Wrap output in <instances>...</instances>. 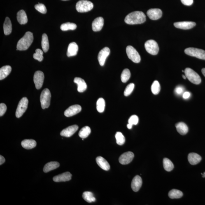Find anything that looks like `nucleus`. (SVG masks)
Returning <instances> with one entry per match:
<instances>
[{
  "mask_svg": "<svg viewBox=\"0 0 205 205\" xmlns=\"http://www.w3.org/2000/svg\"><path fill=\"white\" fill-rule=\"evenodd\" d=\"M134 157V154L132 152H126L121 155L119 159V162L121 164L125 165L131 162Z\"/></svg>",
  "mask_w": 205,
  "mask_h": 205,
  "instance_id": "f8f14e48",
  "label": "nucleus"
},
{
  "mask_svg": "<svg viewBox=\"0 0 205 205\" xmlns=\"http://www.w3.org/2000/svg\"><path fill=\"white\" fill-rule=\"evenodd\" d=\"M71 173L67 172L54 177L53 180L54 181L57 182L68 181L71 179Z\"/></svg>",
  "mask_w": 205,
  "mask_h": 205,
  "instance_id": "6ab92c4d",
  "label": "nucleus"
},
{
  "mask_svg": "<svg viewBox=\"0 0 205 205\" xmlns=\"http://www.w3.org/2000/svg\"><path fill=\"white\" fill-rule=\"evenodd\" d=\"M7 107L6 104L1 103L0 104V116H2L6 113Z\"/></svg>",
  "mask_w": 205,
  "mask_h": 205,
  "instance_id": "c03bdc74",
  "label": "nucleus"
},
{
  "mask_svg": "<svg viewBox=\"0 0 205 205\" xmlns=\"http://www.w3.org/2000/svg\"><path fill=\"white\" fill-rule=\"evenodd\" d=\"M188 159L189 162L192 165H196L201 162L202 158L197 154L191 153L189 154Z\"/></svg>",
  "mask_w": 205,
  "mask_h": 205,
  "instance_id": "4be33fe9",
  "label": "nucleus"
},
{
  "mask_svg": "<svg viewBox=\"0 0 205 205\" xmlns=\"http://www.w3.org/2000/svg\"><path fill=\"white\" fill-rule=\"evenodd\" d=\"M183 88L180 87H177L175 89V92L178 95L181 94L183 93Z\"/></svg>",
  "mask_w": 205,
  "mask_h": 205,
  "instance_id": "49530a36",
  "label": "nucleus"
},
{
  "mask_svg": "<svg viewBox=\"0 0 205 205\" xmlns=\"http://www.w3.org/2000/svg\"><path fill=\"white\" fill-rule=\"evenodd\" d=\"M184 52L187 55L205 60V51L201 49L189 48L185 49Z\"/></svg>",
  "mask_w": 205,
  "mask_h": 205,
  "instance_id": "423d86ee",
  "label": "nucleus"
},
{
  "mask_svg": "<svg viewBox=\"0 0 205 205\" xmlns=\"http://www.w3.org/2000/svg\"><path fill=\"white\" fill-rule=\"evenodd\" d=\"M147 14L151 20H159L162 17V12L160 9L152 8L148 10Z\"/></svg>",
  "mask_w": 205,
  "mask_h": 205,
  "instance_id": "ddd939ff",
  "label": "nucleus"
},
{
  "mask_svg": "<svg viewBox=\"0 0 205 205\" xmlns=\"http://www.w3.org/2000/svg\"><path fill=\"white\" fill-rule=\"evenodd\" d=\"M96 162L101 169L104 170L108 171L110 169L109 164L105 159L101 157H98L96 159Z\"/></svg>",
  "mask_w": 205,
  "mask_h": 205,
  "instance_id": "5701e85b",
  "label": "nucleus"
},
{
  "mask_svg": "<svg viewBox=\"0 0 205 205\" xmlns=\"http://www.w3.org/2000/svg\"><path fill=\"white\" fill-rule=\"evenodd\" d=\"M142 183V179L141 177L137 175L134 177L131 182V188L134 192H137L141 188Z\"/></svg>",
  "mask_w": 205,
  "mask_h": 205,
  "instance_id": "f3484780",
  "label": "nucleus"
},
{
  "mask_svg": "<svg viewBox=\"0 0 205 205\" xmlns=\"http://www.w3.org/2000/svg\"><path fill=\"white\" fill-rule=\"evenodd\" d=\"M201 71H202L203 75L205 77V68H203L202 70H201Z\"/></svg>",
  "mask_w": 205,
  "mask_h": 205,
  "instance_id": "3c124183",
  "label": "nucleus"
},
{
  "mask_svg": "<svg viewBox=\"0 0 205 205\" xmlns=\"http://www.w3.org/2000/svg\"><path fill=\"white\" fill-rule=\"evenodd\" d=\"M51 94L48 89H44L40 95V100L42 108L45 109L50 105Z\"/></svg>",
  "mask_w": 205,
  "mask_h": 205,
  "instance_id": "39448f33",
  "label": "nucleus"
},
{
  "mask_svg": "<svg viewBox=\"0 0 205 205\" xmlns=\"http://www.w3.org/2000/svg\"><path fill=\"white\" fill-rule=\"evenodd\" d=\"M104 25V19L101 17H99L95 19L92 23V30L94 32L101 31Z\"/></svg>",
  "mask_w": 205,
  "mask_h": 205,
  "instance_id": "a211bd4d",
  "label": "nucleus"
},
{
  "mask_svg": "<svg viewBox=\"0 0 205 205\" xmlns=\"http://www.w3.org/2000/svg\"><path fill=\"white\" fill-rule=\"evenodd\" d=\"M163 165L166 171L169 172L174 169V166L171 161L168 158H164L163 160Z\"/></svg>",
  "mask_w": 205,
  "mask_h": 205,
  "instance_id": "473e14b6",
  "label": "nucleus"
},
{
  "mask_svg": "<svg viewBox=\"0 0 205 205\" xmlns=\"http://www.w3.org/2000/svg\"><path fill=\"white\" fill-rule=\"evenodd\" d=\"M62 1H68V0H62Z\"/></svg>",
  "mask_w": 205,
  "mask_h": 205,
  "instance_id": "864d4df0",
  "label": "nucleus"
},
{
  "mask_svg": "<svg viewBox=\"0 0 205 205\" xmlns=\"http://www.w3.org/2000/svg\"><path fill=\"white\" fill-rule=\"evenodd\" d=\"M146 16L143 12L135 11L129 14L126 17L125 22L130 25L143 23L146 21Z\"/></svg>",
  "mask_w": 205,
  "mask_h": 205,
  "instance_id": "f257e3e1",
  "label": "nucleus"
},
{
  "mask_svg": "<svg viewBox=\"0 0 205 205\" xmlns=\"http://www.w3.org/2000/svg\"><path fill=\"white\" fill-rule=\"evenodd\" d=\"M145 48L146 51L152 55L158 53L159 47L157 42L153 40H149L145 43Z\"/></svg>",
  "mask_w": 205,
  "mask_h": 205,
  "instance_id": "0eeeda50",
  "label": "nucleus"
},
{
  "mask_svg": "<svg viewBox=\"0 0 205 205\" xmlns=\"http://www.w3.org/2000/svg\"><path fill=\"white\" fill-rule=\"evenodd\" d=\"M126 52L129 58L135 63L140 62L141 57L135 49L131 46H128L126 48Z\"/></svg>",
  "mask_w": 205,
  "mask_h": 205,
  "instance_id": "6e6552de",
  "label": "nucleus"
},
{
  "mask_svg": "<svg viewBox=\"0 0 205 205\" xmlns=\"http://www.w3.org/2000/svg\"><path fill=\"white\" fill-rule=\"evenodd\" d=\"M184 73L186 78L192 83L199 85L201 83L200 76L197 72L190 68H187L185 70Z\"/></svg>",
  "mask_w": 205,
  "mask_h": 205,
  "instance_id": "20e7f679",
  "label": "nucleus"
},
{
  "mask_svg": "<svg viewBox=\"0 0 205 205\" xmlns=\"http://www.w3.org/2000/svg\"><path fill=\"white\" fill-rule=\"evenodd\" d=\"M139 122V118L136 115H133L129 118L128 120L129 124L133 125H136Z\"/></svg>",
  "mask_w": 205,
  "mask_h": 205,
  "instance_id": "37998d69",
  "label": "nucleus"
},
{
  "mask_svg": "<svg viewBox=\"0 0 205 205\" xmlns=\"http://www.w3.org/2000/svg\"><path fill=\"white\" fill-rule=\"evenodd\" d=\"M5 159L2 156H0V165H1L5 162Z\"/></svg>",
  "mask_w": 205,
  "mask_h": 205,
  "instance_id": "09e8293b",
  "label": "nucleus"
},
{
  "mask_svg": "<svg viewBox=\"0 0 205 205\" xmlns=\"http://www.w3.org/2000/svg\"><path fill=\"white\" fill-rule=\"evenodd\" d=\"M44 78V75L42 71H37L35 72L34 81L37 89H40L41 88L43 85Z\"/></svg>",
  "mask_w": 205,
  "mask_h": 205,
  "instance_id": "9d476101",
  "label": "nucleus"
},
{
  "mask_svg": "<svg viewBox=\"0 0 205 205\" xmlns=\"http://www.w3.org/2000/svg\"><path fill=\"white\" fill-rule=\"evenodd\" d=\"M91 129L88 126H85L80 131L79 133V136L82 139H85L90 134Z\"/></svg>",
  "mask_w": 205,
  "mask_h": 205,
  "instance_id": "72a5a7b5",
  "label": "nucleus"
},
{
  "mask_svg": "<svg viewBox=\"0 0 205 205\" xmlns=\"http://www.w3.org/2000/svg\"><path fill=\"white\" fill-rule=\"evenodd\" d=\"M182 77H183V78L185 80L186 79V76H185V75H182Z\"/></svg>",
  "mask_w": 205,
  "mask_h": 205,
  "instance_id": "603ef678",
  "label": "nucleus"
},
{
  "mask_svg": "<svg viewBox=\"0 0 205 205\" xmlns=\"http://www.w3.org/2000/svg\"><path fill=\"white\" fill-rule=\"evenodd\" d=\"M81 110V107L80 105H74L70 106L66 110L64 115L67 117L72 116L79 113Z\"/></svg>",
  "mask_w": 205,
  "mask_h": 205,
  "instance_id": "4468645a",
  "label": "nucleus"
},
{
  "mask_svg": "<svg viewBox=\"0 0 205 205\" xmlns=\"http://www.w3.org/2000/svg\"><path fill=\"white\" fill-rule=\"evenodd\" d=\"M110 50L107 47H105L99 52L98 56V61L100 65L103 66L104 65L107 58L110 55Z\"/></svg>",
  "mask_w": 205,
  "mask_h": 205,
  "instance_id": "9b49d317",
  "label": "nucleus"
},
{
  "mask_svg": "<svg viewBox=\"0 0 205 205\" xmlns=\"http://www.w3.org/2000/svg\"><path fill=\"white\" fill-rule=\"evenodd\" d=\"M151 89L152 92L154 95H157L160 92L161 87L159 82L157 81H155L152 83Z\"/></svg>",
  "mask_w": 205,
  "mask_h": 205,
  "instance_id": "4c0bfd02",
  "label": "nucleus"
},
{
  "mask_svg": "<svg viewBox=\"0 0 205 205\" xmlns=\"http://www.w3.org/2000/svg\"><path fill=\"white\" fill-rule=\"evenodd\" d=\"M183 194L181 191L176 189H173L171 190L168 193L169 197L171 199H178L183 196Z\"/></svg>",
  "mask_w": 205,
  "mask_h": 205,
  "instance_id": "7c9ffc66",
  "label": "nucleus"
},
{
  "mask_svg": "<svg viewBox=\"0 0 205 205\" xmlns=\"http://www.w3.org/2000/svg\"><path fill=\"white\" fill-rule=\"evenodd\" d=\"M132 126H133L132 125H131V124L129 123L128 124H127V127L128 128V129H132Z\"/></svg>",
  "mask_w": 205,
  "mask_h": 205,
  "instance_id": "8fccbe9b",
  "label": "nucleus"
},
{
  "mask_svg": "<svg viewBox=\"0 0 205 205\" xmlns=\"http://www.w3.org/2000/svg\"><path fill=\"white\" fill-rule=\"evenodd\" d=\"M181 2L183 4L187 6H190L193 2V0H181Z\"/></svg>",
  "mask_w": 205,
  "mask_h": 205,
  "instance_id": "a18cd8bd",
  "label": "nucleus"
},
{
  "mask_svg": "<svg viewBox=\"0 0 205 205\" xmlns=\"http://www.w3.org/2000/svg\"><path fill=\"white\" fill-rule=\"evenodd\" d=\"M35 8L36 10L41 13L45 14L46 13L47 9L44 5L42 3H38V4L35 5Z\"/></svg>",
  "mask_w": 205,
  "mask_h": 205,
  "instance_id": "79ce46f5",
  "label": "nucleus"
},
{
  "mask_svg": "<svg viewBox=\"0 0 205 205\" xmlns=\"http://www.w3.org/2000/svg\"><path fill=\"white\" fill-rule=\"evenodd\" d=\"M74 82L78 85L77 90H78V92L82 93L85 92L87 88V84L85 80H83V79L76 77L74 79Z\"/></svg>",
  "mask_w": 205,
  "mask_h": 205,
  "instance_id": "412c9836",
  "label": "nucleus"
},
{
  "mask_svg": "<svg viewBox=\"0 0 205 205\" xmlns=\"http://www.w3.org/2000/svg\"><path fill=\"white\" fill-rule=\"evenodd\" d=\"M22 146L26 149H31L36 147L37 145L36 141L33 139H25L21 143Z\"/></svg>",
  "mask_w": 205,
  "mask_h": 205,
  "instance_id": "a878e982",
  "label": "nucleus"
},
{
  "mask_svg": "<svg viewBox=\"0 0 205 205\" xmlns=\"http://www.w3.org/2000/svg\"><path fill=\"white\" fill-rule=\"evenodd\" d=\"M115 139L117 144L120 145H123L125 142V137L120 132H117L115 135Z\"/></svg>",
  "mask_w": 205,
  "mask_h": 205,
  "instance_id": "58836bf2",
  "label": "nucleus"
},
{
  "mask_svg": "<svg viewBox=\"0 0 205 205\" xmlns=\"http://www.w3.org/2000/svg\"><path fill=\"white\" fill-rule=\"evenodd\" d=\"M17 22L20 24H25L27 22L28 19L25 11L22 10L19 11L17 14Z\"/></svg>",
  "mask_w": 205,
  "mask_h": 205,
  "instance_id": "393cba45",
  "label": "nucleus"
},
{
  "mask_svg": "<svg viewBox=\"0 0 205 205\" xmlns=\"http://www.w3.org/2000/svg\"><path fill=\"white\" fill-rule=\"evenodd\" d=\"M131 76V73L129 70L126 68L123 71L121 75V80L122 82L125 83L129 80Z\"/></svg>",
  "mask_w": 205,
  "mask_h": 205,
  "instance_id": "e433bc0d",
  "label": "nucleus"
},
{
  "mask_svg": "<svg viewBox=\"0 0 205 205\" xmlns=\"http://www.w3.org/2000/svg\"><path fill=\"white\" fill-rule=\"evenodd\" d=\"M77 26L73 23L69 22L63 24L61 26V29L62 31H67L68 30H74L76 28Z\"/></svg>",
  "mask_w": 205,
  "mask_h": 205,
  "instance_id": "2f4dec72",
  "label": "nucleus"
},
{
  "mask_svg": "<svg viewBox=\"0 0 205 205\" xmlns=\"http://www.w3.org/2000/svg\"><path fill=\"white\" fill-rule=\"evenodd\" d=\"M196 25V23L192 22H175L174 25L177 28L187 30L192 28Z\"/></svg>",
  "mask_w": 205,
  "mask_h": 205,
  "instance_id": "dca6fc26",
  "label": "nucleus"
},
{
  "mask_svg": "<svg viewBox=\"0 0 205 205\" xmlns=\"http://www.w3.org/2000/svg\"><path fill=\"white\" fill-rule=\"evenodd\" d=\"M41 46L44 52H48L50 46L48 36L46 34H43L42 36Z\"/></svg>",
  "mask_w": 205,
  "mask_h": 205,
  "instance_id": "c756f323",
  "label": "nucleus"
},
{
  "mask_svg": "<svg viewBox=\"0 0 205 205\" xmlns=\"http://www.w3.org/2000/svg\"><path fill=\"white\" fill-rule=\"evenodd\" d=\"M43 52L40 49H37L36 51V53L33 55V57L35 59L41 62L43 59Z\"/></svg>",
  "mask_w": 205,
  "mask_h": 205,
  "instance_id": "ea45409f",
  "label": "nucleus"
},
{
  "mask_svg": "<svg viewBox=\"0 0 205 205\" xmlns=\"http://www.w3.org/2000/svg\"><path fill=\"white\" fill-rule=\"evenodd\" d=\"M83 198L86 202L89 203L95 202L96 199L94 197V194L90 192H85L83 194Z\"/></svg>",
  "mask_w": 205,
  "mask_h": 205,
  "instance_id": "f704fd0d",
  "label": "nucleus"
},
{
  "mask_svg": "<svg viewBox=\"0 0 205 205\" xmlns=\"http://www.w3.org/2000/svg\"><path fill=\"white\" fill-rule=\"evenodd\" d=\"M94 7V4L87 0H81L76 3V10L80 13H85L90 11Z\"/></svg>",
  "mask_w": 205,
  "mask_h": 205,
  "instance_id": "7ed1b4c3",
  "label": "nucleus"
},
{
  "mask_svg": "<svg viewBox=\"0 0 205 205\" xmlns=\"http://www.w3.org/2000/svg\"><path fill=\"white\" fill-rule=\"evenodd\" d=\"M176 127L177 131L182 135H184L188 132V126L184 123L182 122L178 123L176 124Z\"/></svg>",
  "mask_w": 205,
  "mask_h": 205,
  "instance_id": "b1692460",
  "label": "nucleus"
},
{
  "mask_svg": "<svg viewBox=\"0 0 205 205\" xmlns=\"http://www.w3.org/2000/svg\"><path fill=\"white\" fill-rule=\"evenodd\" d=\"M105 106V102L103 98H100L98 100L97 102V109L98 112L102 113L104 112Z\"/></svg>",
  "mask_w": 205,
  "mask_h": 205,
  "instance_id": "c9c22d12",
  "label": "nucleus"
},
{
  "mask_svg": "<svg viewBox=\"0 0 205 205\" xmlns=\"http://www.w3.org/2000/svg\"><path fill=\"white\" fill-rule=\"evenodd\" d=\"M78 51V45L76 43L73 42L68 45L66 55L68 57L74 56L77 55Z\"/></svg>",
  "mask_w": 205,
  "mask_h": 205,
  "instance_id": "aec40b11",
  "label": "nucleus"
},
{
  "mask_svg": "<svg viewBox=\"0 0 205 205\" xmlns=\"http://www.w3.org/2000/svg\"><path fill=\"white\" fill-rule=\"evenodd\" d=\"M28 102V100L26 97H23L21 100L16 112V116L17 118H20L25 113L27 109Z\"/></svg>",
  "mask_w": 205,
  "mask_h": 205,
  "instance_id": "1a4fd4ad",
  "label": "nucleus"
},
{
  "mask_svg": "<svg viewBox=\"0 0 205 205\" xmlns=\"http://www.w3.org/2000/svg\"><path fill=\"white\" fill-rule=\"evenodd\" d=\"M60 166L59 163L56 162H52L47 163L43 168V171L46 173L56 169Z\"/></svg>",
  "mask_w": 205,
  "mask_h": 205,
  "instance_id": "c85d7f7f",
  "label": "nucleus"
},
{
  "mask_svg": "<svg viewBox=\"0 0 205 205\" xmlns=\"http://www.w3.org/2000/svg\"><path fill=\"white\" fill-rule=\"evenodd\" d=\"M34 36L31 32H27L23 37L19 40L17 45V50L25 51L27 50L32 43Z\"/></svg>",
  "mask_w": 205,
  "mask_h": 205,
  "instance_id": "f03ea898",
  "label": "nucleus"
},
{
  "mask_svg": "<svg viewBox=\"0 0 205 205\" xmlns=\"http://www.w3.org/2000/svg\"><path fill=\"white\" fill-rule=\"evenodd\" d=\"M3 31L4 34L6 36L11 34L12 31V24L10 19L8 17H6L3 24Z\"/></svg>",
  "mask_w": 205,
  "mask_h": 205,
  "instance_id": "cd10ccee",
  "label": "nucleus"
},
{
  "mask_svg": "<svg viewBox=\"0 0 205 205\" xmlns=\"http://www.w3.org/2000/svg\"><path fill=\"white\" fill-rule=\"evenodd\" d=\"M134 83H130L126 87L125 91H124V95L126 97L130 95L131 93L132 92L134 89Z\"/></svg>",
  "mask_w": 205,
  "mask_h": 205,
  "instance_id": "a19ab883",
  "label": "nucleus"
},
{
  "mask_svg": "<svg viewBox=\"0 0 205 205\" xmlns=\"http://www.w3.org/2000/svg\"><path fill=\"white\" fill-rule=\"evenodd\" d=\"M190 94L188 92H185L183 95V99H188L190 97Z\"/></svg>",
  "mask_w": 205,
  "mask_h": 205,
  "instance_id": "de8ad7c7",
  "label": "nucleus"
},
{
  "mask_svg": "<svg viewBox=\"0 0 205 205\" xmlns=\"http://www.w3.org/2000/svg\"><path fill=\"white\" fill-rule=\"evenodd\" d=\"M12 71V67L9 66H2L0 69V80L6 78L10 74Z\"/></svg>",
  "mask_w": 205,
  "mask_h": 205,
  "instance_id": "bb28decb",
  "label": "nucleus"
},
{
  "mask_svg": "<svg viewBox=\"0 0 205 205\" xmlns=\"http://www.w3.org/2000/svg\"><path fill=\"white\" fill-rule=\"evenodd\" d=\"M78 126L76 125L69 126L63 129L61 132V135L66 137H70L78 130Z\"/></svg>",
  "mask_w": 205,
  "mask_h": 205,
  "instance_id": "2eb2a0df",
  "label": "nucleus"
}]
</instances>
